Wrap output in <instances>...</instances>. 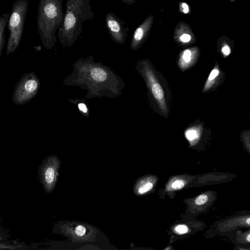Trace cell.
I'll list each match as a JSON object with an SVG mask.
<instances>
[{
	"label": "cell",
	"mask_w": 250,
	"mask_h": 250,
	"mask_svg": "<svg viewBox=\"0 0 250 250\" xmlns=\"http://www.w3.org/2000/svg\"><path fill=\"white\" fill-rule=\"evenodd\" d=\"M90 58L79 60L73 64V71L65 79V84L87 90L85 97L88 98L119 95L124 87L122 80L109 68Z\"/></svg>",
	"instance_id": "6da1fadb"
},
{
	"label": "cell",
	"mask_w": 250,
	"mask_h": 250,
	"mask_svg": "<svg viewBox=\"0 0 250 250\" xmlns=\"http://www.w3.org/2000/svg\"><path fill=\"white\" fill-rule=\"evenodd\" d=\"M61 12L60 0H39L38 30L46 48H52L55 44V33L61 21Z\"/></svg>",
	"instance_id": "7a4b0ae2"
},
{
	"label": "cell",
	"mask_w": 250,
	"mask_h": 250,
	"mask_svg": "<svg viewBox=\"0 0 250 250\" xmlns=\"http://www.w3.org/2000/svg\"><path fill=\"white\" fill-rule=\"evenodd\" d=\"M28 8V0H16L12 5L11 13L7 23L9 31L6 49L7 56L14 53L20 45Z\"/></svg>",
	"instance_id": "3957f363"
},
{
	"label": "cell",
	"mask_w": 250,
	"mask_h": 250,
	"mask_svg": "<svg viewBox=\"0 0 250 250\" xmlns=\"http://www.w3.org/2000/svg\"><path fill=\"white\" fill-rule=\"evenodd\" d=\"M53 231L65 236L74 243L94 241L97 233V229L92 225L76 221L58 222L54 225Z\"/></svg>",
	"instance_id": "277c9868"
},
{
	"label": "cell",
	"mask_w": 250,
	"mask_h": 250,
	"mask_svg": "<svg viewBox=\"0 0 250 250\" xmlns=\"http://www.w3.org/2000/svg\"><path fill=\"white\" fill-rule=\"evenodd\" d=\"M61 162L56 155L47 156L39 166L37 173L39 181L44 191L52 192L56 185Z\"/></svg>",
	"instance_id": "5b68a950"
},
{
	"label": "cell",
	"mask_w": 250,
	"mask_h": 250,
	"mask_svg": "<svg viewBox=\"0 0 250 250\" xmlns=\"http://www.w3.org/2000/svg\"><path fill=\"white\" fill-rule=\"evenodd\" d=\"M40 85V80L33 72L23 75L13 94L14 103L21 105L29 101L37 94Z\"/></svg>",
	"instance_id": "8992f818"
},
{
	"label": "cell",
	"mask_w": 250,
	"mask_h": 250,
	"mask_svg": "<svg viewBox=\"0 0 250 250\" xmlns=\"http://www.w3.org/2000/svg\"><path fill=\"white\" fill-rule=\"evenodd\" d=\"M140 73L144 77L147 86L149 88L153 97L157 101L159 105L164 114L167 112V108L163 89L158 83L151 67L146 62H142Z\"/></svg>",
	"instance_id": "52a82bcc"
},
{
	"label": "cell",
	"mask_w": 250,
	"mask_h": 250,
	"mask_svg": "<svg viewBox=\"0 0 250 250\" xmlns=\"http://www.w3.org/2000/svg\"><path fill=\"white\" fill-rule=\"evenodd\" d=\"M107 24L111 32V35H113L115 40L118 42H123L122 27L118 21L113 18H110L107 20Z\"/></svg>",
	"instance_id": "ba28073f"
},
{
	"label": "cell",
	"mask_w": 250,
	"mask_h": 250,
	"mask_svg": "<svg viewBox=\"0 0 250 250\" xmlns=\"http://www.w3.org/2000/svg\"><path fill=\"white\" fill-rule=\"evenodd\" d=\"M28 249V246L23 242L17 240H0V250H25Z\"/></svg>",
	"instance_id": "9c48e42d"
},
{
	"label": "cell",
	"mask_w": 250,
	"mask_h": 250,
	"mask_svg": "<svg viewBox=\"0 0 250 250\" xmlns=\"http://www.w3.org/2000/svg\"><path fill=\"white\" fill-rule=\"evenodd\" d=\"M10 14L5 13L0 17V56L5 43V29L7 24Z\"/></svg>",
	"instance_id": "30bf717a"
},
{
	"label": "cell",
	"mask_w": 250,
	"mask_h": 250,
	"mask_svg": "<svg viewBox=\"0 0 250 250\" xmlns=\"http://www.w3.org/2000/svg\"><path fill=\"white\" fill-rule=\"evenodd\" d=\"M219 74V70L217 67L214 68L211 71L208 79L206 83L204 92H206L215 83L214 80L216 78Z\"/></svg>",
	"instance_id": "8fae6325"
},
{
	"label": "cell",
	"mask_w": 250,
	"mask_h": 250,
	"mask_svg": "<svg viewBox=\"0 0 250 250\" xmlns=\"http://www.w3.org/2000/svg\"><path fill=\"white\" fill-rule=\"evenodd\" d=\"M152 187L153 184L151 182H141L135 187V192L138 194L142 195L149 191Z\"/></svg>",
	"instance_id": "7c38bea8"
},
{
	"label": "cell",
	"mask_w": 250,
	"mask_h": 250,
	"mask_svg": "<svg viewBox=\"0 0 250 250\" xmlns=\"http://www.w3.org/2000/svg\"><path fill=\"white\" fill-rule=\"evenodd\" d=\"M74 103L77 104V106L80 111L83 115L85 117L89 116V111L87 106L85 103L82 101L79 100H73L72 101Z\"/></svg>",
	"instance_id": "4fadbf2b"
},
{
	"label": "cell",
	"mask_w": 250,
	"mask_h": 250,
	"mask_svg": "<svg viewBox=\"0 0 250 250\" xmlns=\"http://www.w3.org/2000/svg\"><path fill=\"white\" fill-rule=\"evenodd\" d=\"M9 234L8 230H5L1 225V220L0 218V240H8Z\"/></svg>",
	"instance_id": "5bb4252c"
},
{
	"label": "cell",
	"mask_w": 250,
	"mask_h": 250,
	"mask_svg": "<svg viewBox=\"0 0 250 250\" xmlns=\"http://www.w3.org/2000/svg\"><path fill=\"white\" fill-rule=\"evenodd\" d=\"M208 200V197L205 194H202L198 196L195 200L197 205H202L206 203Z\"/></svg>",
	"instance_id": "9a60e30c"
},
{
	"label": "cell",
	"mask_w": 250,
	"mask_h": 250,
	"mask_svg": "<svg viewBox=\"0 0 250 250\" xmlns=\"http://www.w3.org/2000/svg\"><path fill=\"white\" fill-rule=\"evenodd\" d=\"M183 59L186 63H188L191 61V52L189 50H185L183 53Z\"/></svg>",
	"instance_id": "2e32d148"
},
{
	"label": "cell",
	"mask_w": 250,
	"mask_h": 250,
	"mask_svg": "<svg viewBox=\"0 0 250 250\" xmlns=\"http://www.w3.org/2000/svg\"><path fill=\"white\" fill-rule=\"evenodd\" d=\"M184 182L181 180H177L172 184V188L175 189H179L184 186Z\"/></svg>",
	"instance_id": "e0dca14e"
},
{
	"label": "cell",
	"mask_w": 250,
	"mask_h": 250,
	"mask_svg": "<svg viewBox=\"0 0 250 250\" xmlns=\"http://www.w3.org/2000/svg\"><path fill=\"white\" fill-rule=\"evenodd\" d=\"M196 131L194 130H188L186 132V137L189 140H193L196 136Z\"/></svg>",
	"instance_id": "ac0fdd59"
},
{
	"label": "cell",
	"mask_w": 250,
	"mask_h": 250,
	"mask_svg": "<svg viewBox=\"0 0 250 250\" xmlns=\"http://www.w3.org/2000/svg\"><path fill=\"white\" fill-rule=\"evenodd\" d=\"M175 230L178 233L182 234L188 231V228L186 226L181 225L177 226Z\"/></svg>",
	"instance_id": "d6986e66"
},
{
	"label": "cell",
	"mask_w": 250,
	"mask_h": 250,
	"mask_svg": "<svg viewBox=\"0 0 250 250\" xmlns=\"http://www.w3.org/2000/svg\"><path fill=\"white\" fill-rule=\"evenodd\" d=\"M190 39V36L187 34H184L182 35L180 37L181 41L184 42H188Z\"/></svg>",
	"instance_id": "ffe728a7"
},
{
	"label": "cell",
	"mask_w": 250,
	"mask_h": 250,
	"mask_svg": "<svg viewBox=\"0 0 250 250\" xmlns=\"http://www.w3.org/2000/svg\"><path fill=\"white\" fill-rule=\"evenodd\" d=\"M222 51L225 56L229 55L230 52L229 47L227 45H225L222 48Z\"/></svg>",
	"instance_id": "44dd1931"
},
{
	"label": "cell",
	"mask_w": 250,
	"mask_h": 250,
	"mask_svg": "<svg viewBox=\"0 0 250 250\" xmlns=\"http://www.w3.org/2000/svg\"><path fill=\"white\" fill-rule=\"evenodd\" d=\"M182 7L184 8L183 12L185 13H187L188 12V5L185 3H183L182 4Z\"/></svg>",
	"instance_id": "7402d4cb"
},
{
	"label": "cell",
	"mask_w": 250,
	"mask_h": 250,
	"mask_svg": "<svg viewBox=\"0 0 250 250\" xmlns=\"http://www.w3.org/2000/svg\"><path fill=\"white\" fill-rule=\"evenodd\" d=\"M246 239H247V240L248 241V242H250V234H248Z\"/></svg>",
	"instance_id": "603a6c76"
},
{
	"label": "cell",
	"mask_w": 250,
	"mask_h": 250,
	"mask_svg": "<svg viewBox=\"0 0 250 250\" xmlns=\"http://www.w3.org/2000/svg\"><path fill=\"white\" fill-rule=\"evenodd\" d=\"M246 223H247L249 225H250V218H249H249L247 219V220H246Z\"/></svg>",
	"instance_id": "cb8c5ba5"
}]
</instances>
